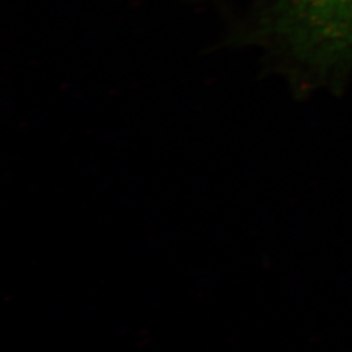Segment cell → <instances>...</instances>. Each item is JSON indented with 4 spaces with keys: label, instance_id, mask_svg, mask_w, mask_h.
I'll return each mask as SVG.
<instances>
[{
    "label": "cell",
    "instance_id": "cell-1",
    "mask_svg": "<svg viewBox=\"0 0 352 352\" xmlns=\"http://www.w3.org/2000/svg\"><path fill=\"white\" fill-rule=\"evenodd\" d=\"M274 29L302 60L342 63L352 55V0H285Z\"/></svg>",
    "mask_w": 352,
    "mask_h": 352
}]
</instances>
